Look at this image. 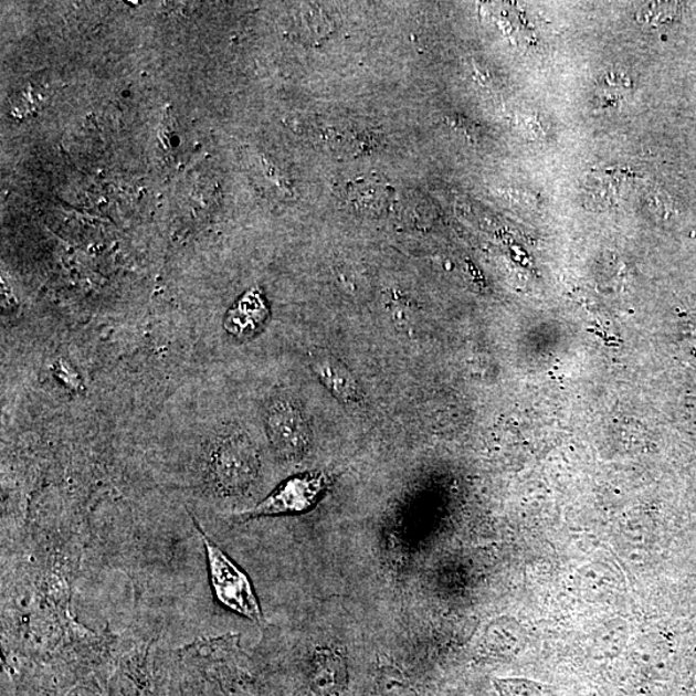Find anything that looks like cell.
Returning a JSON list of instances; mask_svg holds the SVG:
<instances>
[{"instance_id":"6da1fadb","label":"cell","mask_w":696,"mask_h":696,"mask_svg":"<svg viewBox=\"0 0 696 696\" xmlns=\"http://www.w3.org/2000/svg\"><path fill=\"white\" fill-rule=\"evenodd\" d=\"M193 523L205 547L209 577H211L215 599L222 607L254 623L262 624V610L250 577L208 537L197 521Z\"/></svg>"},{"instance_id":"7a4b0ae2","label":"cell","mask_w":696,"mask_h":696,"mask_svg":"<svg viewBox=\"0 0 696 696\" xmlns=\"http://www.w3.org/2000/svg\"><path fill=\"white\" fill-rule=\"evenodd\" d=\"M325 474H305L293 476L261 500L259 505L236 514L240 517L293 515L306 513L313 508L329 485Z\"/></svg>"},{"instance_id":"3957f363","label":"cell","mask_w":696,"mask_h":696,"mask_svg":"<svg viewBox=\"0 0 696 696\" xmlns=\"http://www.w3.org/2000/svg\"><path fill=\"white\" fill-rule=\"evenodd\" d=\"M271 443L286 458H299L307 451L309 431L305 416L291 402H277L267 415Z\"/></svg>"},{"instance_id":"277c9868","label":"cell","mask_w":696,"mask_h":696,"mask_svg":"<svg viewBox=\"0 0 696 696\" xmlns=\"http://www.w3.org/2000/svg\"><path fill=\"white\" fill-rule=\"evenodd\" d=\"M268 315V306L263 294L257 289H251L229 309L223 327L235 338H253L265 327Z\"/></svg>"},{"instance_id":"5b68a950","label":"cell","mask_w":696,"mask_h":696,"mask_svg":"<svg viewBox=\"0 0 696 696\" xmlns=\"http://www.w3.org/2000/svg\"><path fill=\"white\" fill-rule=\"evenodd\" d=\"M253 449L243 439H229L215 454L217 477L224 485L240 486L252 478L255 470Z\"/></svg>"},{"instance_id":"8992f818","label":"cell","mask_w":696,"mask_h":696,"mask_svg":"<svg viewBox=\"0 0 696 696\" xmlns=\"http://www.w3.org/2000/svg\"><path fill=\"white\" fill-rule=\"evenodd\" d=\"M314 370L317 378L336 398L345 401L358 399V382H356L351 371L335 356L328 354L316 355Z\"/></svg>"},{"instance_id":"52a82bcc","label":"cell","mask_w":696,"mask_h":696,"mask_svg":"<svg viewBox=\"0 0 696 696\" xmlns=\"http://www.w3.org/2000/svg\"><path fill=\"white\" fill-rule=\"evenodd\" d=\"M346 199L359 211H383L392 200L390 186L378 180H358L346 189Z\"/></svg>"},{"instance_id":"ba28073f","label":"cell","mask_w":696,"mask_h":696,"mask_svg":"<svg viewBox=\"0 0 696 696\" xmlns=\"http://www.w3.org/2000/svg\"><path fill=\"white\" fill-rule=\"evenodd\" d=\"M346 671L336 656L323 657L315 663L314 687L325 696H335L345 684Z\"/></svg>"},{"instance_id":"9c48e42d","label":"cell","mask_w":696,"mask_h":696,"mask_svg":"<svg viewBox=\"0 0 696 696\" xmlns=\"http://www.w3.org/2000/svg\"><path fill=\"white\" fill-rule=\"evenodd\" d=\"M494 686L500 696H560L553 686L526 678H495Z\"/></svg>"},{"instance_id":"30bf717a","label":"cell","mask_w":696,"mask_h":696,"mask_svg":"<svg viewBox=\"0 0 696 696\" xmlns=\"http://www.w3.org/2000/svg\"><path fill=\"white\" fill-rule=\"evenodd\" d=\"M676 7L671 3H650L642 7L637 13V19L648 25H661V23L675 15Z\"/></svg>"}]
</instances>
